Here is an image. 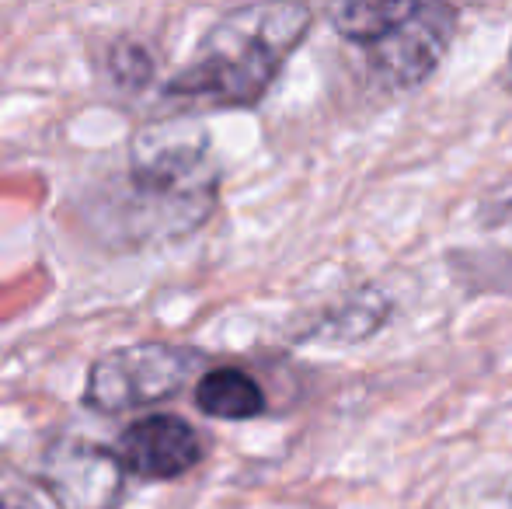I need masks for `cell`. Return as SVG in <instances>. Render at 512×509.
<instances>
[{
    "instance_id": "cell-1",
    "label": "cell",
    "mask_w": 512,
    "mask_h": 509,
    "mask_svg": "<svg viewBox=\"0 0 512 509\" xmlns=\"http://www.w3.org/2000/svg\"><path fill=\"white\" fill-rule=\"evenodd\" d=\"M108 245L147 248L196 234L220 203V164L192 116L150 119L133 133L126 171L95 199Z\"/></svg>"
},
{
    "instance_id": "cell-2",
    "label": "cell",
    "mask_w": 512,
    "mask_h": 509,
    "mask_svg": "<svg viewBox=\"0 0 512 509\" xmlns=\"http://www.w3.org/2000/svg\"><path fill=\"white\" fill-rule=\"evenodd\" d=\"M310 25L314 7L307 4H244L220 14L192 60L164 81V98L206 109H255Z\"/></svg>"
},
{
    "instance_id": "cell-3",
    "label": "cell",
    "mask_w": 512,
    "mask_h": 509,
    "mask_svg": "<svg viewBox=\"0 0 512 509\" xmlns=\"http://www.w3.org/2000/svg\"><path fill=\"white\" fill-rule=\"evenodd\" d=\"M328 21L345 42L366 53L384 88L415 91L436 74L457 35L460 11L450 4H338Z\"/></svg>"
},
{
    "instance_id": "cell-4",
    "label": "cell",
    "mask_w": 512,
    "mask_h": 509,
    "mask_svg": "<svg viewBox=\"0 0 512 509\" xmlns=\"http://www.w3.org/2000/svg\"><path fill=\"white\" fill-rule=\"evenodd\" d=\"M206 356L182 342H133L98 356L84 381V405L102 415H122L168 401L182 391Z\"/></svg>"
},
{
    "instance_id": "cell-5",
    "label": "cell",
    "mask_w": 512,
    "mask_h": 509,
    "mask_svg": "<svg viewBox=\"0 0 512 509\" xmlns=\"http://www.w3.org/2000/svg\"><path fill=\"white\" fill-rule=\"evenodd\" d=\"M35 482L60 509H119L126 496V468L115 450L81 436L49 443L39 457Z\"/></svg>"
},
{
    "instance_id": "cell-6",
    "label": "cell",
    "mask_w": 512,
    "mask_h": 509,
    "mask_svg": "<svg viewBox=\"0 0 512 509\" xmlns=\"http://www.w3.org/2000/svg\"><path fill=\"white\" fill-rule=\"evenodd\" d=\"M209 440L182 415L154 412L129 422L115 443V457L143 482H178L206 461Z\"/></svg>"
},
{
    "instance_id": "cell-7",
    "label": "cell",
    "mask_w": 512,
    "mask_h": 509,
    "mask_svg": "<svg viewBox=\"0 0 512 509\" xmlns=\"http://www.w3.org/2000/svg\"><path fill=\"white\" fill-rule=\"evenodd\" d=\"M196 408L209 419L248 422L265 415V387L241 367H213L196 381Z\"/></svg>"
},
{
    "instance_id": "cell-8",
    "label": "cell",
    "mask_w": 512,
    "mask_h": 509,
    "mask_svg": "<svg viewBox=\"0 0 512 509\" xmlns=\"http://www.w3.org/2000/svg\"><path fill=\"white\" fill-rule=\"evenodd\" d=\"M387 318H391V300H387V293L366 286L349 304L335 307V311L321 321V328H317L314 335H321V339H328V342H363V339H370L377 328H384Z\"/></svg>"
},
{
    "instance_id": "cell-9",
    "label": "cell",
    "mask_w": 512,
    "mask_h": 509,
    "mask_svg": "<svg viewBox=\"0 0 512 509\" xmlns=\"http://www.w3.org/2000/svg\"><path fill=\"white\" fill-rule=\"evenodd\" d=\"M108 74H112L115 88L143 91L157 74V60L140 39H119L108 53Z\"/></svg>"
},
{
    "instance_id": "cell-10",
    "label": "cell",
    "mask_w": 512,
    "mask_h": 509,
    "mask_svg": "<svg viewBox=\"0 0 512 509\" xmlns=\"http://www.w3.org/2000/svg\"><path fill=\"white\" fill-rule=\"evenodd\" d=\"M492 203L499 206V210H509V213H512V178H509L506 185H502L499 192H495V196H492Z\"/></svg>"
}]
</instances>
